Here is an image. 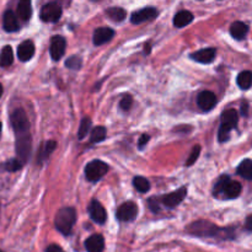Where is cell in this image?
<instances>
[{"label":"cell","instance_id":"obj_40","mask_svg":"<svg viewBox=\"0 0 252 252\" xmlns=\"http://www.w3.org/2000/svg\"><path fill=\"white\" fill-rule=\"evenodd\" d=\"M1 129H2V125L1 122H0V135H1Z\"/></svg>","mask_w":252,"mask_h":252},{"label":"cell","instance_id":"obj_33","mask_svg":"<svg viewBox=\"0 0 252 252\" xmlns=\"http://www.w3.org/2000/svg\"><path fill=\"white\" fill-rule=\"evenodd\" d=\"M132 103H133L132 96L126 95V96H123V98L121 100L120 106L123 111H128V110H130V107H132Z\"/></svg>","mask_w":252,"mask_h":252},{"label":"cell","instance_id":"obj_23","mask_svg":"<svg viewBox=\"0 0 252 252\" xmlns=\"http://www.w3.org/2000/svg\"><path fill=\"white\" fill-rule=\"evenodd\" d=\"M238 86L241 90H249L252 86V71L250 70H244L241 71L236 79Z\"/></svg>","mask_w":252,"mask_h":252},{"label":"cell","instance_id":"obj_28","mask_svg":"<svg viewBox=\"0 0 252 252\" xmlns=\"http://www.w3.org/2000/svg\"><path fill=\"white\" fill-rule=\"evenodd\" d=\"M133 186H134V189H137L138 192H140V193H147L150 189V182L148 181L145 177L137 176L133 179Z\"/></svg>","mask_w":252,"mask_h":252},{"label":"cell","instance_id":"obj_10","mask_svg":"<svg viewBox=\"0 0 252 252\" xmlns=\"http://www.w3.org/2000/svg\"><path fill=\"white\" fill-rule=\"evenodd\" d=\"M66 41L64 37L62 36H53L51 39V48H49V53L53 61H59L65 53Z\"/></svg>","mask_w":252,"mask_h":252},{"label":"cell","instance_id":"obj_30","mask_svg":"<svg viewBox=\"0 0 252 252\" xmlns=\"http://www.w3.org/2000/svg\"><path fill=\"white\" fill-rule=\"evenodd\" d=\"M91 128V120L89 117H85L83 118V121H81L80 123V127H79V130H78V137L79 139H84V138L88 135L89 130H90Z\"/></svg>","mask_w":252,"mask_h":252},{"label":"cell","instance_id":"obj_32","mask_svg":"<svg viewBox=\"0 0 252 252\" xmlns=\"http://www.w3.org/2000/svg\"><path fill=\"white\" fill-rule=\"evenodd\" d=\"M199 154H201V147H199V145H196V147L193 148V150H192L189 158L187 159L186 166H192V165L196 162V160L199 158Z\"/></svg>","mask_w":252,"mask_h":252},{"label":"cell","instance_id":"obj_21","mask_svg":"<svg viewBox=\"0 0 252 252\" xmlns=\"http://www.w3.org/2000/svg\"><path fill=\"white\" fill-rule=\"evenodd\" d=\"M17 15L22 21H29L32 15L31 0H20L17 4Z\"/></svg>","mask_w":252,"mask_h":252},{"label":"cell","instance_id":"obj_4","mask_svg":"<svg viewBox=\"0 0 252 252\" xmlns=\"http://www.w3.org/2000/svg\"><path fill=\"white\" fill-rule=\"evenodd\" d=\"M241 189H243V187L239 182L231 180L228 175H223L214 186V196L218 197L223 194L224 198L234 199L240 196Z\"/></svg>","mask_w":252,"mask_h":252},{"label":"cell","instance_id":"obj_22","mask_svg":"<svg viewBox=\"0 0 252 252\" xmlns=\"http://www.w3.org/2000/svg\"><path fill=\"white\" fill-rule=\"evenodd\" d=\"M14 63V52H12L11 46H4L0 51V66L6 68Z\"/></svg>","mask_w":252,"mask_h":252},{"label":"cell","instance_id":"obj_31","mask_svg":"<svg viewBox=\"0 0 252 252\" xmlns=\"http://www.w3.org/2000/svg\"><path fill=\"white\" fill-rule=\"evenodd\" d=\"M81 64H83V61L78 56H71L65 61V66L71 70H79L81 68Z\"/></svg>","mask_w":252,"mask_h":252},{"label":"cell","instance_id":"obj_19","mask_svg":"<svg viewBox=\"0 0 252 252\" xmlns=\"http://www.w3.org/2000/svg\"><path fill=\"white\" fill-rule=\"evenodd\" d=\"M193 14L187 10H182V11L177 12L174 17V26L179 27V29H182V27L187 26V25L191 24L193 21Z\"/></svg>","mask_w":252,"mask_h":252},{"label":"cell","instance_id":"obj_24","mask_svg":"<svg viewBox=\"0 0 252 252\" xmlns=\"http://www.w3.org/2000/svg\"><path fill=\"white\" fill-rule=\"evenodd\" d=\"M106 15L115 22H122L127 17V11L122 7L113 6L106 10Z\"/></svg>","mask_w":252,"mask_h":252},{"label":"cell","instance_id":"obj_17","mask_svg":"<svg viewBox=\"0 0 252 252\" xmlns=\"http://www.w3.org/2000/svg\"><path fill=\"white\" fill-rule=\"evenodd\" d=\"M217 51L214 48H204L201 51H197L194 53L191 54V58L193 61L198 62L202 64H209L216 59Z\"/></svg>","mask_w":252,"mask_h":252},{"label":"cell","instance_id":"obj_29","mask_svg":"<svg viewBox=\"0 0 252 252\" xmlns=\"http://www.w3.org/2000/svg\"><path fill=\"white\" fill-rule=\"evenodd\" d=\"M106 138V128L105 127H96L94 128L90 135L91 143H100L105 140Z\"/></svg>","mask_w":252,"mask_h":252},{"label":"cell","instance_id":"obj_14","mask_svg":"<svg viewBox=\"0 0 252 252\" xmlns=\"http://www.w3.org/2000/svg\"><path fill=\"white\" fill-rule=\"evenodd\" d=\"M217 103V96L216 94L212 91H203L197 97V105L201 110L203 111H211L213 110L214 106Z\"/></svg>","mask_w":252,"mask_h":252},{"label":"cell","instance_id":"obj_2","mask_svg":"<svg viewBox=\"0 0 252 252\" xmlns=\"http://www.w3.org/2000/svg\"><path fill=\"white\" fill-rule=\"evenodd\" d=\"M186 231L198 238H218L220 240H234L235 239V229L234 228H219L216 224L207 220H197L187 226Z\"/></svg>","mask_w":252,"mask_h":252},{"label":"cell","instance_id":"obj_7","mask_svg":"<svg viewBox=\"0 0 252 252\" xmlns=\"http://www.w3.org/2000/svg\"><path fill=\"white\" fill-rule=\"evenodd\" d=\"M39 17L44 22H57L62 17V7L57 2H48L43 5L39 12Z\"/></svg>","mask_w":252,"mask_h":252},{"label":"cell","instance_id":"obj_9","mask_svg":"<svg viewBox=\"0 0 252 252\" xmlns=\"http://www.w3.org/2000/svg\"><path fill=\"white\" fill-rule=\"evenodd\" d=\"M187 196V189L186 187H181V189H176V191L171 192V193L166 194V196L162 197L160 201H161V204L166 208L172 209L176 208Z\"/></svg>","mask_w":252,"mask_h":252},{"label":"cell","instance_id":"obj_18","mask_svg":"<svg viewBox=\"0 0 252 252\" xmlns=\"http://www.w3.org/2000/svg\"><path fill=\"white\" fill-rule=\"evenodd\" d=\"M34 54V44L32 41H24L17 47V57L21 62H29Z\"/></svg>","mask_w":252,"mask_h":252},{"label":"cell","instance_id":"obj_27","mask_svg":"<svg viewBox=\"0 0 252 252\" xmlns=\"http://www.w3.org/2000/svg\"><path fill=\"white\" fill-rule=\"evenodd\" d=\"M24 162L19 159V158H14V159H9L7 161H5L2 164V170L7 172H15V171H19V170L22 169L24 166Z\"/></svg>","mask_w":252,"mask_h":252},{"label":"cell","instance_id":"obj_25","mask_svg":"<svg viewBox=\"0 0 252 252\" xmlns=\"http://www.w3.org/2000/svg\"><path fill=\"white\" fill-rule=\"evenodd\" d=\"M236 172H238V175H240L241 177H244V179L252 180V160H243V161L240 162V165L238 166Z\"/></svg>","mask_w":252,"mask_h":252},{"label":"cell","instance_id":"obj_12","mask_svg":"<svg viewBox=\"0 0 252 252\" xmlns=\"http://www.w3.org/2000/svg\"><path fill=\"white\" fill-rule=\"evenodd\" d=\"M158 14L159 12H158L155 7H144V9H140L138 11L133 12L132 16H130V21L134 25H139L145 21H150V20L155 19Z\"/></svg>","mask_w":252,"mask_h":252},{"label":"cell","instance_id":"obj_11","mask_svg":"<svg viewBox=\"0 0 252 252\" xmlns=\"http://www.w3.org/2000/svg\"><path fill=\"white\" fill-rule=\"evenodd\" d=\"M88 211H89V214H90V218L93 219L95 223L102 225V224H105L106 220H107V213H106L105 208H103V206L100 203V202L97 201L91 202V203L89 204Z\"/></svg>","mask_w":252,"mask_h":252},{"label":"cell","instance_id":"obj_41","mask_svg":"<svg viewBox=\"0 0 252 252\" xmlns=\"http://www.w3.org/2000/svg\"><path fill=\"white\" fill-rule=\"evenodd\" d=\"M0 252H5V251H2V250H0Z\"/></svg>","mask_w":252,"mask_h":252},{"label":"cell","instance_id":"obj_16","mask_svg":"<svg viewBox=\"0 0 252 252\" xmlns=\"http://www.w3.org/2000/svg\"><path fill=\"white\" fill-rule=\"evenodd\" d=\"M85 249L88 252H103L105 239L100 234H94L85 241Z\"/></svg>","mask_w":252,"mask_h":252},{"label":"cell","instance_id":"obj_39","mask_svg":"<svg viewBox=\"0 0 252 252\" xmlns=\"http://www.w3.org/2000/svg\"><path fill=\"white\" fill-rule=\"evenodd\" d=\"M2 91H4V88H2V85L0 84V97H1V95H2Z\"/></svg>","mask_w":252,"mask_h":252},{"label":"cell","instance_id":"obj_26","mask_svg":"<svg viewBox=\"0 0 252 252\" xmlns=\"http://www.w3.org/2000/svg\"><path fill=\"white\" fill-rule=\"evenodd\" d=\"M56 147H57V143L54 142V140H48V142L44 143V144L41 147V150H39L38 162L44 161V160L49 157V154L56 149Z\"/></svg>","mask_w":252,"mask_h":252},{"label":"cell","instance_id":"obj_37","mask_svg":"<svg viewBox=\"0 0 252 252\" xmlns=\"http://www.w3.org/2000/svg\"><path fill=\"white\" fill-rule=\"evenodd\" d=\"M245 230L248 231V233H252V214L246 218L245 220Z\"/></svg>","mask_w":252,"mask_h":252},{"label":"cell","instance_id":"obj_1","mask_svg":"<svg viewBox=\"0 0 252 252\" xmlns=\"http://www.w3.org/2000/svg\"><path fill=\"white\" fill-rule=\"evenodd\" d=\"M12 129L15 133L16 155L24 164L30 159L32 148V138L30 133V122L26 112L22 108H16L10 116Z\"/></svg>","mask_w":252,"mask_h":252},{"label":"cell","instance_id":"obj_34","mask_svg":"<svg viewBox=\"0 0 252 252\" xmlns=\"http://www.w3.org/2000/svg\"><path fill=\"white\" fill-rule=\"evenodd\" d=\"M149 207L154 213L160 211V203H159V199L157 198H150L149 199Z\"/></svg>","mask_w":252,"mask_h":252},{"label":"cell","instance_id":"obj_35","mask_svg":"<svg viewBox=\"0 0 252 252\" xmlns=\"http://www.w3.org/2000/svg\"><path fill=\"white\" fill-rule=\"evenodd\" d=\"M149 139H150V137L148 134H143L142 137H140L139 142H138V144H139L140 149H143V148H144L145 145H147V143L149 142Z\"/></svg>","mask_w":252,"mask_h":252},{"label":"cell","instance_id":"obj_38","mask_svg":"<svg viewBox=\"0 0 252 252\" xmlns=\"http://www.w3.org/2000/svg\"><path fill=\"white\" fill-rule=\"evenodd\" d=\"M248 102H243V106H241V113H243V116H248Z\"/></svg>","mask_w":252,"mask_h":252},{"label":"cell","instance_id":"obj_8","mask_svg":"<svg viewBox=\"0 0 252 252\" xmlns=\"http://www.w3.org/2000/svg\"><path fill=\"white\" fill-rule=\"evenodd\" d=\"M138 216V206L134 202H126L117 209L116 217L120 221H132Z\"/></svg>","mask_w":252,"mask_h":252},{"label":"cell","instance_id":"obj_3","mask_svg":"<svg viewBox=\"0 0 252 252\" xmlns=\"http://www.w3.org/2000/svg\"><path fill=\"white\" fill-rule=\"evenodd\" d=\"M76 223V212L71 207H65V208L59 209L58 213L56 214L54 224L56 229L63 235L68 236L71 234L74 225Z\"/></svg>","mask_w":252,"mask_h":252},{"label":"cell","instance_id":"obj_5","mask_svg":"<svg viewBox=\"0 0 252 252\" xmlns=\"http://www.w3.org/2000/svg\"><path fill=\"white\" fill-rule=\"evenodd\" d=\"M238 122H239L238 111L234 110V108L224 111L223 115H221V123L218 132L219 142L223 143L229 139L230 132L236 127V126H238Z\"/></svg>","mask_w":252,"mask_h":252},{"label":"cell","instance_id":"obj_13","mask_svg":"<svg viewBox=\"0 0 252 252\" xmlns=\"http://www.w3.org/2000/svg\"><path fill=\"white\" fill-rule=\"evenodd\" d=\"M115 36V31L110 27H98L95 30L93 37V42L95 46H102V44L107 43Z\"/></svg>","mask_w":252,"mask_h":252},{"label":"cell","instance_id":"obj_15","mask_svg":"<svg viewBox=\"0 0 252 252\" xmlns=\"http://www.w3.org/2000/svg\"><path fill=\"white\" fill-rule=\"evenodd\" d=\"M2 29L6 32H9V33L19 31V20H17V16L15 15V12L11 11V10H6L4 12V16H2Z\"/></svg>","mask_w":252,"mask_h":252},{"label":"cell","instance_id":"obj_6","mask_svg":"<svg viewBox=\"0 0 252 252\" xmlns=\"http://www.w3.org/2000/svg\"><path fill=\"white\" fill-rule=\"evenodd\" d=\"M108 171V165L101 160H93L85 166V176L90 182H97Z\"/></svg>","mask_w":252,"mask_h":252},{"label":"cell","instance_id":"obj_36","mask_svg":"<svg viewBox=\"0 0 252 252\" xmlns=\"http://www.w3.org/2000/svg\"><path fill=\"white\" fill-rule=\"evenodd\" d=\"M46 252H64V251H63V249H62L59 245L52 244V245H49L48 248L46 249Z\"/></svg>","mask_w":252,"mask_h":252},{"label":"cell","instance_id":"obj_20","mask_svg":"<svg viewBox=\"0 0 252 252\" xmlns=\"http://www.w3.org/2000/svg\"><path fill=\"white\" fill-rule=\"evenodd\" d=\"M249 32V26L243 21H235L230 26V34L235 39H244Z\"/></svg>","mask_w":252,"mask_h":252}]
</instances>
